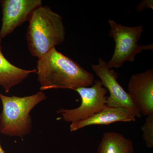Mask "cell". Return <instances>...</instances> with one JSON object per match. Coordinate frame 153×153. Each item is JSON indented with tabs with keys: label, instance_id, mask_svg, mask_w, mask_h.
Returning <instances> with one entry per match:
<instances>
[{
	"label": "cell",
	"instance_id": "6da1fadb",
	"mask_svg": "<svg viewBox=\"0 0 153 153\" xmlns=\"http://www.w3.org/2000/svg\"><path fill=\"white\" fill-rule=\"evenodd\" d=\"M37 73L41 91L88 87L94 81L93 74L71 58L52 48L37 61Z\"/></svg>",
	"mask_w": 153,
	"mask_h": 153
},
{
	"label": "cell",
	"instance_id": "7a4b0ae2",
	"mask_svg": "<svg viewBox=\"0 0 153 153\" xmlns=\"http://www.w3.org/2000/svg\"><path fill=\"white\" fill-rule=\"evenodd\" d=\"M27 34L30 54L38 59L65 39V30L62 17L47 6H41L30 17Z\"/></svg>",
	"mask_w": 153,
	"mask_h": 153
},
{
	"label": "cell",
	"instance_id": "3957f363",
	"mask_svg": "<svg viewBox=\"0 0 153 153\" xmlns=\"http://www.w3.org/2000/svg\"><path fill=\"white\" fill-rule=\"evenodd\" d=\"M43 91L28 96H7L0 93L3 110L0 114V134L24 138L32 129L31 111L47 99Z\"/></svg>",
	"mask_w": 153,
	"mask_h": 153
},
{
	"label": "cell",
	"instance_id": "277c9868",
	"mask_svg": "<svg viewBox=\"0 0 153 153\" xmlns=\"http://www.w3.org/2000/svg\"><path fill=\"white\" fill-rule=\"evenodd\" d=\"M110 30L109 35L115 43V48L111 59L107 63L108 68H119L126 62H134L138 54L144 50H153V45L138 44L143 32V26L126 27L108 20Z\"/></svg>",
	"mask_w": 153,
	"mask_h": 153
},
{
	"label": "cell",
	"instance_id": "5b68a950",
	"mask_svg": "<svg viewBox=\"0 0 153 153\" xmlns=\"http://www.w3.org/2000/svg\"><path fill=\"white\" fill-rule=\"evenodd\" d=\"M74 90L81 97V104L74 109L61 108L57 110V114L60 115L59 119L74 123L90 117L108 106L106 94L108 91L103 87L100 80H94L90 87L78 88Z\"/></svg>",
	"mask_w": 153,
	"mask_h": 153
},
{
	"label": "cell",
	"instance_id": "8992f818",
	"mask_svg": "<svg viewBox=\"0 0 153 153\" xmlns=\"http://www.w3.org/2000/svg\"><path fill=\"white\" fill-rule=\"evenodd\" d=\"M91 67L102 85L109 92V96L107 97V105L112 107L125 108L130 111L136 117L141 118L142 116L128 93L118 82L117 73L108 68L107 63L101 58H100L97 65L91 64Z\"/></svg>",
	"mask_w": 153,
	"mask_h": 153
},
{
	"label": "cell",
	"instance_id": "52a82bcc",
	"mask_svg": "<svg viewBox=\"0 0 153 153\" xmlns=\"http://www.w3.org/2000/svg\"><path fill=\"white\" fill-rule=\"evenodd\" d=\"M0 2L3 14L0 30L2 40L29 21L34 11L42 6L41 0H2Z\"/></svg>",
	"mask_w": 153,
	"mask_h": 153
},
{
	"label": "cell",
	"instance_id": "ba28073f",
	"mask_svg": "<svg viewBox=\"0 0 153 153\" xmlns=\"http://www.w3.org/2000/svg\"><path fill=\"white\" fill-rule=\"evenodd\" d=\"M128 89V93L142 116L153 114V69L133 74Z\"/></svg>",
	"mask_w": 153,
	"mask_h": 153
},
{
	"label": "cell",
	"instance_id": "9c48e42d",
	"mask_svg": "<svg viewBox=\"0 0 153 153\" xmlns=\"http://www.w3.org/2000/svg\"><path fill=\"white\" fill-rule=\"evenodd\" d=\"M136 120V117L127 108L107 106L84 120L71 123L70 130L73 132L88 126L108 125L119 122H131Z\"/></svg>",
	"mask_w": 153,
	"mask_h": 153
},
{
	"label": "cell",
	"instance_id": "30bf717a",
	"mask_svg": "<svg viewBox=\"0 0 153 153\" xmlns=\"http://www.w3.org/2000/svg\"><path fill=\"white\" fill-rule=\"evenodd\" d=\"M1 41L0 39V85L8 93L12 88L22 83L30 74L37 72V69L25 70L9 62L2 52Z\"/></svg>",
	"mask_w": 153,
	"mask_h": 153
},
{
	"label": "cell",
	"instance_id": "8fae6325",
	"mask_svg": "<svg viewBox=\"0 0 153 153\" xmlns=\"http://www.w3.org/2000/svg\"><path fill=\"white\" fill-rule=\"evenodd\" d=\"M97 153H134L131 140L114 131L104 133L98 145Z\"/></svg>",
	"mask_w": 153,
	"mask_h": 153
},
{
	"label": "cell",
	"instance_id": "7c38bea8",
	"mask_svg": "<svg viewBox=\"0 0 153 153\" xmlns=\"http://www.w3.org/2000/svg\"><path fill=\"white\" fill-rule=\"evenodd\" d=\"M143 137L148 148L153 147V114L148 116L141 127Z\"/></svg>",
	"mask_w": 153,
	"mask_h": 153
},
{
	"label": "cell",
	"instance_id": "4fadbf2b",
	"mask_svg": "<svg viewBox=\"0 0 153 153\" xmlns=\"http://www.w3.org/2000/svg\"><path fill=\"white\" fill-rule=\"evenodd\" d=\"M149 1H143L142 2L140 3L139 5L137 6V10L138 11L142 10L144 9H146V8H153L152 1H150V2Z\"/></svg>",
	"mask_w": 153,
	"mask_h": 153
},
{
	"label": "cell",
	"instance_id": "5bb4252c",
	"mask_svg": "<svg viewBox=\"0 0 153 153\" xmlns=\"http://www.w3.org/2000/svg\"><path fill=\"white\" fill-rule=\"evenodd\" d=\"M0 153H5V151L3 149L1 146V143H0Z\"/></svg>",
	"mask_w": 153,
	"mask_h": 153
}]
</instances>
